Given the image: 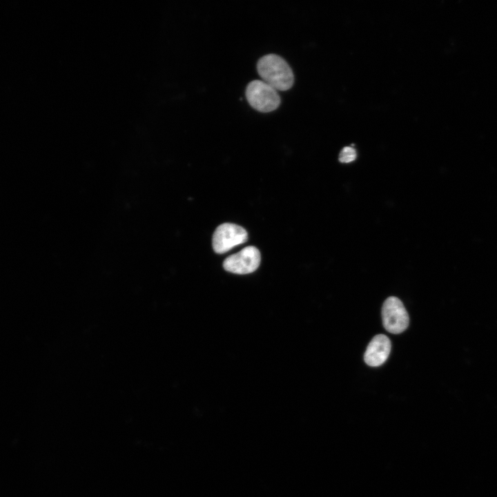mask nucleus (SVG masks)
<instances>
[{
  "mask_svg": "<svg viewBox=\"0 0 497 497\" xmlns=\"http://www.w3.org/2000/svg\"><path fill=\"white\" fill-rule=\"evenodd\" d=\"M257 70L263 81L276 90L285 91L293 85L292 69L277 55L269 54L262 57L257 63Z\"/></svg>",
  "mask_w": 497,
  "mask_h": 497,
  "instance_id": "1",
  "label": "nucleus"
},
{
  "mask_svg": "<svg viewBox=\"0 0 497 497\" xmlns=\"http://www.w3.org/2000/svg\"><path fill=\"white\" fill-rule=\"evenodd\" d=\"M245 95L251 106L262 113L275 110L281 102L277 90L262 80H253L248 83Z\"/></svg>",
  "mask_w": 497,
  "mask_h": 497,
  "instance_id": "2",
  "label": "nucleus"
},
{
  "mask_svg": "<svg viewBox=\"0 0 497 497\" xmlns=\"http://www.w3.org/2000/svg\"><path fill=\"white\" fill-rule=\"evenodd\" d=\"M382 324L384 329L393 334L403 332L408 327L409 318L408 313L400 299L389 297L382 307Z\"/></svg>",
  "mask_w": 497,
  "mask_h": 497,
  "instance_id": "3",
  "label": "nucleus"
},
{
  "mask_svg": "<svg viewBox=\"0 0 497 497\" xmlns=\"http://www.w3.org/2000/svg\"><path fill=\"white\" fill-rule=\"evenodd\" d=\"M247 240L248 233L243 227L233 223H224L215 229L212 245L215 253L222 254Z\"/></svg>",
  "mask_w": 497,
  "mask_h": 497,
  "instance_id": "4",
  "label": "nucleus"
},
{
  "mask_svg": "<svg viewBox=\"0 0 497 497\" xmlns=\"http://www.w3.org/2000/svg\"><path fill=\"white\" fill-rule=\"evenodd\" d=\"M260 260L259 250L255 246H249L226 257L223 262V266L226 271L233 273L248 274L258 268Z\"/></svg>",
  "mask_w": 497,
  "mask_h": 497,
  "instance_id": "5",
  "label": "nucleus"
},
{
  "mask_svg": "<svg viewBox=\"0 0 497 497\" xmlns=\"http://www.w3.org/2000/svg\"><path fill=\"white\" fill-rule=\"evenodd\" d=\"M391 348L389 338L384 334L375 335L369 343L364 360L370 367H378L388 358Z\"/></svg>",
  "mask_w": 497,
  "mask_h": 497,
  "instance_id": "6",
  "label": "nucleus"
},
{
  "mask_svg": "<svg viewBox=\"0 0 497 497\" xmlns=\"http://www.w3.org/2000/svg\"><path fill=\"white\" fill-rule=\"evenodd\" d=\"M356 157L355 149L351 146L343 148L339 155V160L342 163H349L353 161Z\"/></svg>",
  "mask_w": 497,
  "mask_h": 497,
  "instance_id": "7",
  "label": "nucleus"
}]
</instances>
